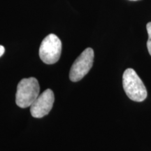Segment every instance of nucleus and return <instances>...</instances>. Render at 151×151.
<instances>
[{"instance_id": "nucleus-6", "label": "nucleus", "mask_w": 151, "mask_h": 151, "mask_svg": "<svg viewBox=\"0 0 151 151\" xmlns=\"http://www.w3.org/2000/svg\"><path fill=\"white\" fill-rule=\"evenodd\" d=\"M146 29L148 35V40L147 41V48H148L149 54L151 55V22L147 24Z\"/></svg>"}, {"instance_id": "nucleus-1", "label": "nucleus", "mask_w": 151, "mask_h": 151, "mask_svg": "<svg viewBox=\"0 0 151 151\" xmlns=\"http://www.w3.org/2000/svg\"><path fill=\"white\" fill-rule=\"evenodd\" d=\"M39 91L40 87L37 78L31 77L22 79L17 86L16 104L22 109L30 107L39 97Z\"/></svg>"}, {"instance_id": "nucleus-5", "label": "nucleus", "mask_w": 151, "mask_h": 151, "mask_svg": "<svg viewBox=\"0 0 151 151\" xmlns=\"http://www.w3.org/2000/svg\"><path fill=\"white\" fill-rule=\"evenodd\" d=\"M55 101L53 92L50 89L45 90L39 95L30 106V113L34 118H41L51 111Z\"/></svg>"}, {"instance_id": "nucleus-8", "label": "nucleus", "mask_w": 151, "mask_h": 151, "mask_svg": "<svg viewBox=\"0 0 151 151\" xmlns=\"http://www.w3.org/2000/svg\"><path fill=\"white\" fill-rule=\"evenodd\" d=\"M132 1H137V0H132Z\"/></svg>"}, {"instance_id": "nucleus-2", "label": "nucleus", "mask_w": 151, "mask_h": 151, "mask_svg": "<svg viewBox=\"0 0 151 151\" xmlns=\"http://www.w3.org/2000/svg\"><path fill=\"white\" fill-rule=\"evenodd\" d=\"M122 85L127 97L132 101L141 102L147 97V90L143 81L133 69H127L122 76Z\"/></svg>"}, {"instance_id": "nucleus-4", "label": "nucleus", "mask_w": 151, "mask_h": 151, "mask_svg": "<svg viewBox=\"0 0 151 151\" xmlns=\"http://www.w3.org/2000/svg\"><path fill=\"white\" fill-rule=\"evenodd\" d=\"M94 50L88 48L78 57L71 66L69 78L73 82L81 81L88 73L93 65Z\"/></svg>"}, {"instance_id": "nucleus-3", "label": "nucleus", "mask_w": 151, "mask_h": 151, "mask_svg": "<svg viewBox=\"0 0 151 151\" xmlns=\"http://www.w3.org/2000/svg\"><path fill=\"white\" fill-rule=\"evenodd\" d=\"M62 42L54 34L47 36L41 43L39 57L47 65H52L58 61L61 55Z\"/></svg>"}, {"instance_id": "nucleus-7", "label": "nucleus", "mask_w": 151, "mask_h": 151, "mask_svg": "<svg viewBox=\"0 0 151 151\" xmlns=\"http://www.w3.org/2000/svg\"><path fill=\"white\" fill-rule=\"evenodd\" d=\"M5 52V48L3 46H1V45H0V57H1L4 53Z\"/></svg>"}]
</instances>
